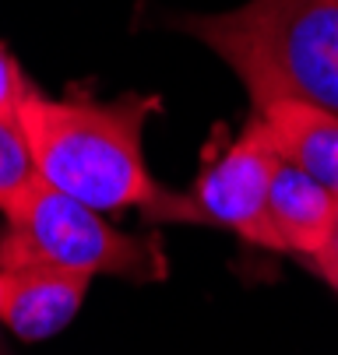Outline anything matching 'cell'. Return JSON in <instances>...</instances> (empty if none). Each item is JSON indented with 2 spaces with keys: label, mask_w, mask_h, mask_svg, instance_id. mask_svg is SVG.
Masks as SVG:
<instances>
[{
  "label": "cell",
  "mask_w": 338,
  "mask_h": 355,
  "mask_svg": "<svg viewBox=\"0 0 338 355\" xmlns=\"http://www.w3.org/2000/svg\"><path fill=\"white\" fill-rule=\"evenodd\" d=\"M35 183L42 180L18 113H0V215H8Z\"/></svg>",
  "instance_id": "ba28073f"
},
{
  "label": "cell",
  "mask_w": 338,
  "mask_h": 355,
  "mask_svg": "<svg viewBox=\"0 0 338 355\" xmlns=\"http://www.w3.org/2000/svg\"><path fill=\"white\" fill-rule=\"evenodd\" d=\"M8 264H46L81 278L117 275L130 282H159L169 271L155 239L113 229L103 211L46 183H35L4 215L0 268Z\"/></svg>",
  "instance_id": "3957f363"
},
{
  "label": "cell",
  "mask_w": 338,
  "mask_h": 355,
  "mask_svg": "<svg viewBox=\"0 0 338 355\" xmlns=\"http://www.w3.org/2000/svg\"><path fill=\"white\" fill-rule=\"evenodd\" d=\"M159 110L155 95L120 98L42 95L35 85L18 106L39 180L81 205L113 215L141 211L166 222H205L194 197L162 190L144 159V123Z\"/></svg>",
  "instance_id": "6da1fadb"
},
{
  "label": "cell",
  "mask_w": 338,
  "mask_h": 355,
  "mask_svg": "<svg viewBox=\"0 0 338 355\" xmlns=\"http://www.w3.org/2000/svg\"><path fill=\"white\" fill-rule=\"evenodd\" d=\"M278 166V144L264 120L254 113L239 137L222 148V155H215L194 183V200L205 222H215L254 246L278 250L268 222V193Z\"/></svg>",
  "instance_id": "277c9868"
},
{
  "label": "cell",
  "mask_w": 338,
  "mask_h": 355,
  "mask_svg": "<svg viewBox=\"0 0 338 355\" xmlns=\"http://www.w3.org/2000/svg\"><path fill=\"white\" fill-rule=\"evenodd\" d=\"M254 113L271 130L282 162L303 169L338 197V113L303 98H268Z\"/></svg>",
  "instance_id": "8992f818"
},
{
  "label": "cell",
  "mask_w": 338,
  "mask_h": 355,
  "mask_svg": "<svg viewBox=\"0 0 338 355\" xmlns=\"http://www.w3.org/2000/svg\"><path fill=\"white\" fill-rule=\"evenodd\" d=\"M28 88H32V81L25 78V71L11 57V49L0 42V113H18Z\"/></svg>",
  "instance_id": "9c48e42d"
},
{
  "label": "cell",
  "mask_w": 338,
  "mask_h": 355,
  "mask_svg": "<svg viewBox=\"0 0 338 355\" xmlns=\"http://www.w3.org/2000/svg\"><path fill=\"white\" fill-rule=\"evenodd\" d=\"M81 275H67L46 264L0 268V327L22 341H46L60 334L88 295Z\"/></svg>",
  "instance_id": "5b68a950"
},
{
  "label": "cell",
  "mask_w": 338,
  "mask_h": 355,
  "mask_svg": "<svg viewBox=\"0 0 338 355\" xmlns=\"http://www.w3.org/2000/svg\"><path fill=\"white\" fill-rule=\"evenodd\" d=\"M176 28L205 42L244 81L251 103L303 98L338 113V0H247Z\"/></svg>",
  "instance_id": "7a4b0ae2"
},
{
  "label": "cell",
  "mask_w": 338,
  "mask_h": 355,
  "mask_svg": "<svg viewBox=\"0 0 338 355\" xmlns=\"http://www.w3.org/2000/svg\"><path fill=\"white\" fill-rule=\"evenodd\" d=\"M0 355H4V352H0Z\"/></svg>",
  "instance_id": "8fae6325"
},
{
  "label": "cell",
  "mask_w": 338,
  "mask_h": 355,
  "mask_svg": "<svg viewBox=\"0 0 338 355\" xmlns=\"http://www.w3.org/2000/svg\"><path fill=\"white\" fill-rule=\"evenodd\" d=\"M317 275H321L331 288H338V268H324V271H317Z\"/></svg>",
  "instance_id": "30bf717a"
},
{
  "label": "cell",
  "mask_w": 338,
  "mask_h": 355,
  "mask_svg": "<svg viewBox=\"0 0 338 355\" xmlns=\"http://www.w3.org/2000/svg\"><path fill=\"white\" fill-rule=\"evenodd\" d=\"M268 222L278 250L303 253L310 261L331 243L338 222V197L324 183L310 180L303 169L282 162L268 193Z\"/></svg>",
  "instance_id": "52a82bcc"
}]
</instances>
